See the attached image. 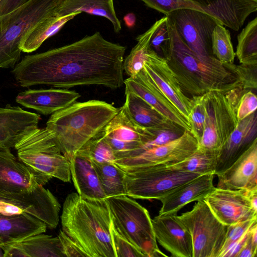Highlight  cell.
<instances>
[{
  "mask_svg": "<svg viewBox=\"0 0 257 257\" xmlns=\"http://www.w3.org/2000/svg\"><path fill=\"white\" fill-rule=\"evenodd\" d=\"M162 20V18L157 21L147 31L137 37L136 45L123 63V71L129 77L135 76L144 67L151 37Z\"/></svg>",
  "mask_w": 257,
  "mask_h": 257,
  "instance_id": "32",
  "label": "cell"
},
{
  "mask_svg": "<svg viewBox=\"0 0 257 257\" xmlns=\"http://www.w3.org/2000/svg\"><path fill=\"white\" fill-rule=\"evenodd\" d=\"M257 65L240 64L235 67V72L241 85L246 90H256Z\"/></svg>",
  "mask_w": 257,
  "mask_h": 257,
  "instance_id": "43",
  "label": "cell"
},
{
  "mask_svg": "<svg viewBox=\"0 0 257 257\" xmlns=\"http://www.w3.org/2000/svg\"><path fill=\"white\" fill-rule=\"evenodd\" d=\"M255 223H257V218L248 219L228 225L225 241L219 254L239 239Z\"/></svg>",
  "mask_w": 257,
  "mask_h": 257,
  "instance_id": "41",
  "label": "cell"
},
{
  "mask_svg": "<svg viewBox=\"0 0 257 257\" xmlns=\"http://www.w3.org/2000/svg\"><path fill=\"white\" fill-rule=\"evenodd\" d=\"M61 222L62 230L88 257H115L106 199H86L77 193L69 194L63 204Z\"/></svg>",
  "mask_w": 257,
  "mask_h": 257,
  "instance_id": "4",
  "label": "cell"
},
{
  "mask_svg": "<svg viewBox=\"0 0 257 257\" xmlns=\"http://www.w3.org/2000/svg\"><path fill=\"white\" fill-rule=\"evenodd\" d=\"M246 194L251 207L257 211V187L246 189Z\"/></svg>",
  "mask_w": 257,
  "mask_h": 257,
  "instance_id": "48",
  "label": "cell"
},
{
  "mask_svg": "<svg viewBox=\"0 0 257 257\" xmlns=\"http://www.w3.org/2000/svg\"><path fill=\"white\" fill-rule=\"evenodd\" d=\"M250 231V229L248 236L238 252L237 257H255L256 256L257 247L254 246L251 242Z\"/></svg>",
  "mask_w": 257,
  "mask_h": 257,
  "instance_id": "47",
  "label": "cell"
},
{
  "mask_svg": "<svg viewBox=\"0 0 257 257\" xmlns=\"http://www.w3.org/2000/svg\"><path fill=\"white\" fill-rule=\"evenodd\" d=\"M46 224L26 212L10 215L0 214V238L3 243L14 242L45 233Z\"/></svg>",
  "mask_w": 257,
  "mask_h": 257,
  "instance_id": "26",
  "label": "cell"
},
{
  "mask_svg": "<svg viewBox=\"0 0 257 257\" xmlns=\"http://www.w3.org/2000/svg\"><path fill=\"white\" fill-rule=\"evenodd\" d=\"M79 13H74L63 17L56 15L45 19L24 36L20 44L22 52L31 53L37 50L43 43L57 33L68 21Z\"/></svg>",
  "mask_w": 257,
  "mask_h": 257,
  "instance_id": "28",
  "label": "cell"
},
{
  "mask_svg": "<svg viewBox=\"0 0 257 257\" xmlns=\"http://www.w3.org/2000/svg\"><path fill=\"white\" fill-rule=\"evenodd\" d=\"M3 241H2V239L0 238V246H1L2 244H3Z\"/></svg>",
  "mask_w": 257,
  "mask_h": 257,
  "instance_id": "51",
  "label": "cell"
},
{
  "mask_svg": "<svg viewBox=\"0 0 257 257\" xmlns=\"http://www.w3.org/2000/svg\"><path fill=\"white\" fill-rule=\"evenodd\" d=\"M143 69L160 91L188 122L192 98L183 91L166 60L149 48Z\"/></svg>",
  "mask_w": 257,
  "mask_h": 257,
  "instance_id": "14",
  "label": "cell"
},
{
  "mask_svg": "<svg viewBox=\"0 0 257 257\" xmlns=\"http://www.w3.org/2000/svg\"><path fill=\"white\" fill-rule=\"evenodd\" d=\"M91 162L107 198L125 195V172L122 168L115 163Z\"/></svg>",
  "mask_w": 257,
  "mask_h": 257,
  "instance_id": "31",
  "label": "cell"
},
{
  "mask_svg": "<svg viewBox=\"0 0 257 257\" xmlns=\"http://www.w3.org/2000/svg\"><path fill=\"white\" fill-rule=\"evenodd\" d=\"M203 200L215 216L225 225L257 218V211L251 207L246 189L233 190L215 187Z\"/></svg>",
  "mask_w": 257,
  "mask_h": 257,
  "instance_id": "15",
  "label": "cell"
},
{
  "mask_svg": "<svg viewBox=\"0 0 257 257\" xmlns=\"http://www.w3.org/2000/svg\"><path fill=\"white\" fill-rule=\"evenodd\" d=\"M146 6L168 16L172 12L182 9L203 11L191 0H140Z\"/></svg>",
  "mask_w": 257,
  "mask_h": 257,
  "instance_id": "39",
  "label": "cell"
},
{
  "mask_svg": "<svg viewBox=\"0 0 257 257\" xmlns=\"http://www.w3.org/2000/svg\"><path fill=\"white\" fill-rule=\"evenodd\" d=\"M77 153L95 162L114 163L115 153L104 139L101 132L85 144Z\"/></svg>",
  "mask_w": 257,
  "mask_h": 257,
  "instance_id": "36",
  "label": "cell"
},
{
  "mask_svg": "<svg viewBox=\"0 0 257 257\" xmlns=\"http://www.w3.org/2000/svg\"><path fill=\"white\" fill-rule=\"evenodd\" d=\"M1 0H0V2H1Z\"/></svg>",
  "mask_w": 257,
  "mask_h": 257,
  "instance_id": "52",
  "label": "cell"
},
{
  "mask_svg": "<svg viewBox=\"0 0 257 257\" xmlns=\"http://www.w3.org/2000/svg\"><path fill=\"white\" fill-rule=\"evenodd\" d=\"M51 179L36 174L11 149L0 146V197L54 229L59 223L61 206L53 194L43 186Z\"/></svg>",
  "mask_w": 257,
  "mask_h": 257,
  "instance_id": "2",
  "label": "cell"
},
{
  "mask_svg": "<svg viewBox=\"0 0 257 257\" xmlns=\"http://www.w3.org/2000/svg\"><path fill=\"white\" fill-rule=\"evenodd\" d=\"M176 218L189 232L193 257H218L224 244L228 226L222 223L202 200L192 209Z\"/></svg>",
  "mask_w": 257,
  "mask_h": 257,
  "instance_id": "11",
  "label": "cell"
},
{
  "mask_svg": "<svg viewBox=\"0 0 257 257\" xmlns=\"http://www.w3.org/2000/svg\"><path fill=\"white\" fill-rule=\"evenodd\" d=\"M214 173L200 175L175 188L161 198L162 206L159 214H177L188 203L203 198L213 190Z\"/></svg>",
  "mask_w": 257,
  "mask_h": 257,
  "instance_id": "22",
  "label": "cell"
},
{
  "mask_svg": "<svg viewBox=\"0 0 257 257\" xmlns=\"http://www.w3.org/2000/svg\"><path fill=\"white\" fill-rule=\"evenodd\" d=\"M220 152L197 148L189 157L174 165L171 167L183 172L200 175L214 173Z\"/></svg>",
  "mask_w": 257,
  "mask_h": 257,
  "instance_id": "33",
  "label": "cell"
},
{
  "mask_svg": "<svg viewBox=\"0 0 257 257\" xmlns=\"http://www.w3.org/2000/svg\"><path fill=\"white\" fill-rule=\"evenodd\" d=\"M235 55L240 64L257 65V18L248 23L237 36Z\"/></svg>",
  "mask_w": 257,
  "mask_h": 257,
  "instance_id": "34",
  "label": "cell"
},
{
  "mask_svg": "<svg viewBox=\"0 0 257 257\" xmlns=\"http://www.w3.org/2000/svg\"><path fill=\"white\" fill-rule=\"evenodd\" d=\"M257 108V97L251 90H247L242 94L236 105V113L238 122L246 118Z\"/></svg>",
  "mask_w": 257,
  "mask_h": 257,
  "instance_id": "42",
  "label": "cell"
},
{
  "mask_svg": "<svg viewBox=\"0 0 257 257\" xmlns=\"http://www.w3.org/2000/svg\"><path fill=\"white\" fill-rule=\"evenodd\" d=\"M24 211L20 207L14 205L10 200L0 197V214L10 215L21 213Z\"/></svg>",
  "mask_w": 257,
  "mask_h": 257,
  "instance_id": "45",
  "label": "cell"
},
{
  "mask_svg": "<svg viewBox=\"0 0 257 257\" xmlns=\"http://www.w3.org/2000/svg\"><path fill=\"white\" fill-rule=\"evenodd\" d=\"M122 169L125 195L134 199L159 200L178 186L200 175L161 165Z\"/></svg>",
  "mask_w": 257,
  "mask_h": 257,
  "instance_id": "10",
  "label": "cell"
},
{
  "mask_svg": "<svg viewBox=\"0 0 257 257\" xmlns=\"http://www.w3.org/2000/svg\"><path fill=\"white\" fill-rule=\"evenodd\" d=\"M64 0H29L0 16V68H14L20 61V44L25 35L46 18L56 15Z\"/></svg>",
  "mask_w": 257,
  "mask_h": 257,
  "instance_id": "6",
  "label": "cell"
},
{
  "mask_svg": "<svg viewBox=\"0 0 257 257\" xmlns=\"http://www.w3.org/2000/svg\"><path fill=\"white\" fill-rule=\"evenodd\" d=\"M0 257H4V252L3 248L0 246Z\"/></svg>",
  "mask_w": 257,
  "mask_h": 257,
  "instance_id": "50",
  "label": "cell"
},
{
  "mask_svg": "<svg viewBox=\"0 0 257 257\" xmlns=\"http://www.w3.org/2000/svg\"><path fill=\"white\" fill-rule=\"evenodd\" d=\"M40 115L10 104L0 107V146L9 149L38 127Z\"/></svg>",
  "mask_w": 257,
  "mask_h": 257,
  "instance_id": "21",
  "label": "cell"
},
{
  "mask_svg": "<svg viewBox=\"0 0 257 257\" xmlns=\"http://www.w3.org/2000/svg\"><path fill=\"white\" fill-rule=\"evenodd\" d=\"M126 47L99 32L71 44L24 56L12 73L23 87L46 85L68 89L96 85L115 89L123 84Z\"/></svg>",
  "mask_w": 257,
  "mask_h": 257,
  "instance_id": "1",
  "label": "cell"
},
{
  "mask_svg": "<svg viewBox=\"0 0 257 257\" xmlns=\"http://www.w3.org/2000/svg\"><path fill=\"white\" fill-rule=\"evenodd\" d=\"M69 161L71 178L79 195L86 199H106L91 160L77 153Z\"/></svg>",
  "mask_w": 257,
  "mask_h": 257,
  "instance_id": "25",
  "label": "cell"
},
{
  "mask_svg": "<svg viewBox=\"0 0 257 257\" xmlns=\"http://www.w3.org/2000/svg\"><path fill=\"white\" fill-rule=\"evenodd\" d=\"M224 26L237 31L257 10L255 0H191Z\"/></svg>",
  "mask_w": 257,
  "mask_h": 257,
  "instance_id": "20",
  "label": "cell"
},
{
  "mask_svg": "<svg viewBox=\"0 0 257 257\" xmlns=\"http://www.w3.org/2000/svg\"><path fill=\"white\" fill-rule=\"evenodd\" d=\"M58 237L65 257H88L84 250L62 230H60Z\"/></svg>",
  "mask_w": 257,
  "mask_h": 257,
  "instance_id": "44",
  "label": "cell"
},
{
  "mask_svg": "<svg viewBox=\"0 0 257 257\" xmlns=\"http://www.w3.org/2000/svg\"><path fill=\"white\" fill-rule=\"evenodd\" d=\"M125 88L140 97L168 120L190 131L188 122L160 91L142 69L124 80Z\"/></svg>",
  "mask_w": 257,
  "mask_h": 257,
  "instance_id": "17",
  "label": "cell"
},
{
  "mask_svg": "<svg viewBox=\"0 0 257 257\" xmlns=\"http://www.w3.org/2000/svg\"><path fill=\"white\" fill-rule=\"evenodd\" d=\"M197 147V140L185 130L179 138L159 146L115 154L114 163L122 169L156 165L169 166L183 161Z\"/></svg>",
  "mask_w": 257,
  "mask_h": 257,
  "instance_id": "13",
  "label": "cell"
},
{
  "mask_svg": "<svg viewBox=\"0 0 257 257\" xmlns=\"http://www.w3.org/2000/svg\"><path fill=\"white\" fill-rule=\"evenodd\" d=\"M255 1H257V0H255Z\"/></svg>",
  "mask_w": 257,
  "mask_h": 257,
  "instance_id": "53",
  "label": "cell"
},
{
  "mask_svg": "<svg viewBox=\"0 0 257 257\" xmlns=\"http://www.w3.org/2000/svg\"><path fill=\"white\" fill-rule=\"evenodd\" d=\"M17 157L36 174L64 182L71 179L69 161L57 147L53 134L46 127H37L15 145Z\"/></svg>",
  "mask_w": 257,
  "mask_h": 257,
  "instance_id": "8",
  "label": "cell"
},
{
  "mask_svg": "<svg viewBox=\"0 0 257 257\" xmlns=\"http://www.w3.org/2000/svg\"><path fill=\"white\" fill-rule=\"evenodd\" d=\"M118 109L102 100L75 101L52 114L46 127L52 133L57 147L69 160L103 130Z\"/></svg>",
  "mask_w": 257,
  "mask_h": 257,
  "instance_id": "5",
  "label": "cell"
},
{
  "mask_svg": "<svg viewBox=\"0 0 257 257\" xmlns=\"http://www.w3.org/2000/svg\"><path fill=\"white\" fill-rule=\"evenodd\" d=\"M82 12L106 18L111 22L116 33L121 30V23L116 16L113 0H64L56 16L63 17Z\"/></svg>",
  "mask_w": 257,
  "mask_h": 257,
  "instance_id": "27",
  "label": "cell"
},
{
  "mask_svg": "<svg viewBox=\"0 0 257 257\" xmlns=\"http://www.w3.org/2000/svg\"><path fill=\"white\" fill-rule=\"evenodd\" d=\"M177 214H159L152 219L156 240L172 256L193 257L191 235L177 219Z\"/></svg>",
  "mask_w": 257,
  "mask_h": 257,
  "instance_id": "18",
  "label": "cell"
},
{
  "mask_svg": "<svg viewBox=\"0 0 257 257\" xmlns=\"http://www.w3.org/2000/svg\"><path fill=\"white\" fill-rule=\"evenodd\" d=\"M257 114L255 111L238 122L220 151L215 175L231 166L257 138Z\"/></svg>",
  "mask_w": 257,
  "mask_h": 257,
  "instance_id": "24",
  "label": "cell"
},
{
  "mask_svg": "<svg viewBox=\"0 0 257 257\" xmlns=\"http://www.w3.org/2000/svg\"><path fill=\"white\" fill-rule=\"evenodd\" d=\"M160 25L153 33L149 48L158 55L164 58L167 56L170 44V38L168 25V17H163Z\"/></svg>",
  "mask_w": 257,
  "mask_h": 257,
  "instance_id": "38",
  "label": "cell"
},
{
  "mask_svg": "<svg viewBox=\"0 0 257 257\" xmlns=\"http://www.w3.org/2000/svg\"><path fill=\"white\" fill-rule=\"evenodd\" d=\"M80 96L77 92L66 88L28 89L19 93L16 101L47 115L67 107Z\"/></svg>",
  "mask_w": 257,
  "mask_h": 257,
  "instance_id": "23",
  "label": "cell"
},
{
  "mask_svg": "<svg viewBox=\"0 0 257 257\" xmlns=\"http://www.w3.org/2000/svg\"><path fill=\"white\" fill-rule=\"evenodd\" d=\"M6 243L15 247L20 257H65L58 237L44 233Z\"/></svg>",
  "mask_w": 257,
  "mask_h": 257,
  "instance_id": "29",
  "label": "cell"
},
{
  "mask_svg": "<svg viewBox=\"0 0 257 257\" xmlns=\"http://www.w3.org/2000/svg\"><path fill=\"white\" fill-rule=\"evenodd\" d=\"M247 90L237 87L206 93V118L198 148L220 152L238 123L236 105L242 94Z\"/></svg>",
  "mask_w": 257,
  "mask_h": 257,
  "instance_id": "9",
  "label": "cell"
},
{
  "mask_svg": "<svg viewBox=\"0 0 257 257\" xmlns=\"http://www.w3.org/2000/svg\"><path fill=\"white\" fill-rule=\"evenodd\" d=\"M216 175L219 188L237 190L257 187V138L231 166Z\"/></svg>",
  "mask_w": 257,
  "mask_h": 257,
  "instance_id": "19",
  "label": "cell"
},
{
  "mask_svg": "<svg viewBox=\"0 0 257 257\" xmlns=\"http://www.w3.org/2000/svg\"><path fill=\"white\" fill-rule=\"evenodd\" d=\"M125 25L128 28L134 27L136 23V17L133 13L126 15L123 18Z\"/></svg>",
  "mask_w": 257,
  "mask_h": 257,
  "instance_id": "49",
  "label": "cell"
},
{
  "mask_svg": "<svg viewBox=\"0 0 257 257\" xmlns=\"http://www.w3.org/2000/svg\"><path fill=\"white\" fill-rule=\"evenodd\" d=\"M125 101L122 105L129 117L138 125L150 128L168 121L139 96L125 88Z\"/></svg>",
  "mask_w": 257,
  "mask_h": 257,
  "instance_id": "30",
  "label": "cell"
},
{
  "mask_svg": "<svg viewBox=\"0 0 257 257\" xmlns=\"http://www.w3.org/2000/svg\"><path fill=\"white\" fill-rule=\"evenodd\" d=\"M167 16L183 42L199 58L209 60L214 57L211 50V35L220 22L204 12L190 9L177 10Z\"/></svg>",
  "mask_w": 257,
  "mask_h": 257,
  "instance_id": "12",
  "label": "cell"
},
{
  "mask_svg": "<svg viewBox=\"0 0 257 257\" xmlns=\"http://www.w3.org/2000/svg\"><path fill=\"white\" fill-rule=\"evenodd\" d=\"M110 233L115 257H145L134 245L118 234L112 223Z\"/></svg>",
  "mask_w": 257,
  "mask_h": 257,
  "instance_id": "40",
  "label": "cell"
},
{
  "mask_svg": "<svg viewBox=\"0 0 257 257\" xmlns=\"http://www.w3.org/2000/svg\"><path fill=\"white\" fill-rule=\"evenodd\" d=\"M213 55L223 64H233L235 56L229 31L223 25L217 24L211 35Z\"/></svg>",
  "mask_w": 257,
  "mask_h": 257,
  "instance_id": "35",
  "label": "cell"
},
{
  "mask_svg": "<svg viewBox=\"0 0 257 257\" xmlns=\"http://www.w3.org/2000/svg\"><path fill=\"white\" fill-rule=\"evenodd\" d=\"M101 134L115 154H122L140 148L152 137L153 127L145 128L137 124L122 106Z\"/></svg>",
  "mask_w": 257,
  "mask_h": 257,
  "instance_id": "16",
  "label": "cell"
},
{
  "mask_svg": "<svg viewBox=\"0 0 257 257\" xmlns=\"http://www.w3.org/2000/svg\"><path fill=\"white\" fill-rule=\"evenodd\" d=\"M192 98V105L189 114L188 122L190 132L198 143L203 134L206 118V93Z\"/></svg>",
  "mask_w": 257,
  "mask_h": 257,
  "instance_id": "37",
  "label": "cell"
},
{
  "mask_svg": "<svg viewBox=\"0 0 257 257\" xmlns=\"http://www.w3.org/2000/svg\"><path fill=\"white\" fill-rule=\"evenodd\" d=\"M29 0H1L0 2V16L11 12L23 5Z\"/></svg>",
  "mask_w": 257,
  "mask_h": 257,
  "instance_id": "46",
  "label": "cell"
},
{
  "mask_svg": "<svg viewBox=\"0 0 257 257\" xmlns=\"http://www.w3.org/2000/svg\"><path fill=\"white\" fill-rule=\"evenodd\" d=\"M168 25L170 44L165 59L186 95L191 98L212 91L242 87L235 72L236 65L222 63L215 57L201 59L183 42L168 17Z\"/></svg>",
  "mask_w": 257,
  "mask_h": 257,
  "instance_id": "3",
  "label": "cell"
},
{
  "mask_svg": "<svg viewBox=\"0 0 257 257\" xmlns=\"http://www.w3.org/2000/svg\"><path fill=\"white\" fill-rule=\"evenodd\" d=\"M112 224L122 237L145 257L167 256L159 248L148 211L131 197L122 195L106 198Z\"/></svg>",
  "mask_w": 257,
  "mask_h": 257,
  "instance_id": "7",
  "label": "cell"
}]
</instances>
